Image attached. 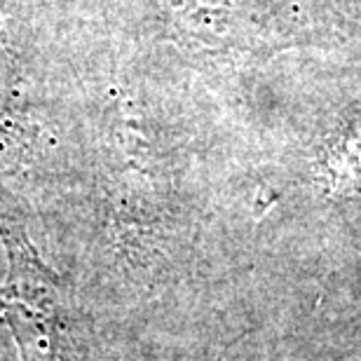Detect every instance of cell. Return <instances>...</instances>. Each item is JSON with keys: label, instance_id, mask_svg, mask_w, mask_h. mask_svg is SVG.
I'll return each mask as SVG.
<instances>
[{"label": "cell", "instance_id": "6da1fadb", "mask_svg": "<svg viewBox=\"0 0 361 361\" xmlns=\"http://www.w3.org/2000/svg\"><path fill=\"white\" fill-rule=\"evenodd\" d=\"M7 270L0 286V319L17 343L19 361H87L75 300L49 270L26 230L0 219Z\"/></svg>", "mask_w": 361, "mask_h": 361}, {"label": "cell", "instance_id": "7a4b0ae2", "mask_svg": "<svg viewBox=\"0 0 361 361\" xmlns=\"http://www.w3.org/2000/svg\"><path fill=\"white\" fill-rule=\"evenodd\" d=\"M0 324H3V319H0Z\"/></svg>", "mask_w": 361, "mask_h": 361}]
</instances>
